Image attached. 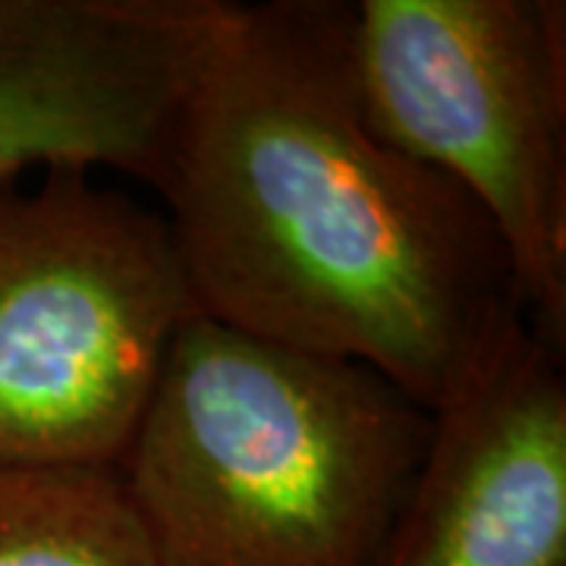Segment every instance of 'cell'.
<instances>
[{"instance_id":"1","label":"cell","mask_w":566,"mask_h":566,"mask_svg":"<svg viewBox=\"0 0 566 566\" xmlns=\"http://www.w3.org/2000/svg\"><path fill=\"white\" fill-rule=\"evenodd\" d=\"M151 189L205 318L424 409L523 308L482 211L363 117L349 3L223 0Z\"/></svg>"},{"instance_id":"2","label":"cell","mask_w":566,"mask_h":566,"mask_svg":"<svg viewBox=\"0 0 566 566\" xmlns=\"http://www.w3.org/2000/svg\"><path fill=\"white\" fill-rule=\"evenodd\" d=\"M428 434L378 371L196 315L117 475L155 566H381Z\"/></svg>"},{"instance_id":"6","label":"cell","mask_w":566,"mask_h":566,"mask_svg":"<svg viewBox=\"0 0 566 566\" xmlns=\"http://www.w3.org/2000/svg\"><path fill=\"white\" fill-rule=\"evenodd\" d=\"M223 0H0V186L48 167L155 182Z\"/></svg>"},{"instance_id":"4","label":"cell","mask_w":566,"mask_h":566,"mask_svg":"<svg viewBox=\"0 0 566 566\" xmlns=\"http://www.w3.org/2000/svg\"><path fill=\"white\" fill-rule=\"evenodd\" d=\"M363 117L482 211L520 305L566 344V3H349Z\"/></svg>"},{"instance_id":"5","label":"cell","mask_w":566,"mask_h":566,"mask_svg":"<svg viewBox=\"0 0 566 566\" xmlns=\"http://www.w3.org/2000/svg\"><path fill=\"white\" fill-rule=\"evenodd\" d=\"M428 412L381 566H566L564 349L513 308Z\"/></svg>"},{"instance_id":"3","label":"cell","mask_w":566,"mask_h":566,"mask_svg":"<svg viewBox=\"0 0 566 566\" xmlns=\"http://www.w3.org/2000/svg\"><path fill=\"white\" fill-rule=\"evenodd\" d=\"M95 174L0 186V465L117 469L202 315L167 218Z\"/></svg>"},{"instance_id":"7","label":"cell","mask_w":566,"mask_h":566,"mask_svg":"<svg viewBox=\"0 0 566 566\" xmlns=\"http://www.w3.org/2000/svg\"><path fill=\"white\" fill-rule=\"evenodd\" d=\"M0 566H155L117 469L0 465Z\"/></svg>"}]
</instances>
